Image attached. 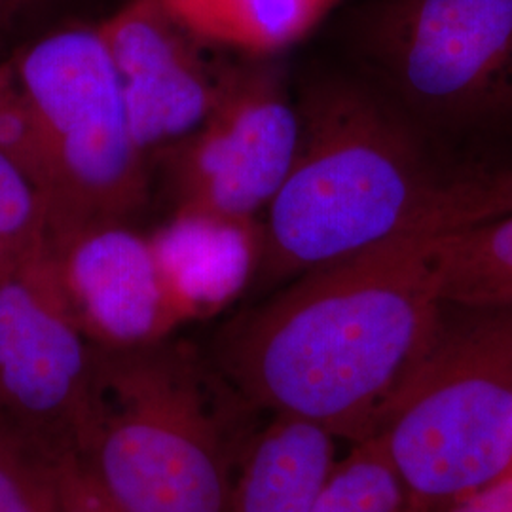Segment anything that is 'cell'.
<instances>
[{
    "mask_svg": "<svg viewBox=\"0 0 512 512\" xmlns=\"http://www.w3.org/2000/svg\"><path fill=\"white\" fill-rule=\"evenodd\" d=\"M461 228H423L298 275L222 346L239 395L272 416L370 439L444 308L440 264Z\"/></svg>",
    "mask_w": 512,
    "mask_h": 512,
    "instance_id": "6da1fadb",
    "label": "cell"
},
{
    "mask_svg": "<svg viewBox=\"0 0 512 512\" xmlns=\"http://www.w3.org/2000/svg\"><path fill=\"white\" fill-rule=\"evenodd\" d=\"M293 165L266 207L258 281L287 283L423 228H467L512 209V165L450 167L382 93L311 86Z\"/></svg>",
    "mask_w": 512,
    "mask_h": 512,
    "instance_id": "7a4b0ae2",
    "label": "cell"
},
{
    "mask_svg": "<svg viewBox=\"0 0 512 512\" xmlns=\"http://www.w3.org/2000/svg\"><path fill=\"white\" fill-rule=\"evenodd\" d=\"M69 452L124 512H226V410L190 351L95 346Z\"/></svg>",
    "mask_w": 512,
    "mask_h": 512,
    "instance_id": "3957f363",
    "label": "cell"
},
{
    "mask_svg": "<svg viewBox=\"0 0 512 512\" xmlns=\"http://www.w3.org/2000/svg\"><path fill=\"white\" fill-rule=\"evenodd\" d=\"M370 439L425 512L512 469V304L444 302Z\"/></svg>",
    "mask_w": 512,
    "mask_h": 512,
    "instance_id": "277c9868",
    "label": "cell"
},
{
    "mask_svg": "<svg viewBox=\"0 0 512 512\" xmlns=\"http://www.w3.org/2000/svg\"><path fill=\"white\" fill-rule=\"evenodd\" d=\"M48 150V232L124 222L147 200L139 148L99 27L35 42L14 65Z\"/></svg>",
    "mask_w": 512,
    "mask_h": 512,
    "instance_id": "5b68a950",
    "label": "cell"
},
{
    "mask_svg": "<svg viewBox=\"0 0 512 512\" xmlns=\"http://www.w3.org/2000/svg\"><path fill=\"white\" fill-rule=\"evenodd\" d=\"M361 44L378 92L423 135L512 118V0H382Z\"/></svg>",
    "mask_w": 512,
    "mask_h": 512,
    "instance_id": "8992f818",
    "label": "cell"
},
{
    "mask_svg": "<svg viewBox=\"0 0 512 512\" xmlns=\"http://www.w3.org/2000/svg\"><path fill=\"white\" fill-rule=\"evenodd\" d=\"M300 114L272 67L220 76L207 118L167 148L175 209L256 219L293 165Z\"/></svg>",
    "mask_w": 512,
    "mask_h": 512,
    "instance_id": "52a82bcc",
    "label": "cell"
},
{
    "mask_svg": "<svg viewBox=\"0 0 512 512\" xmlns=\"http://www.w3.org/2000/svg\"><path fill=\"white\" fill-rule=\"evenodd\" d=\"M95 346L80 327L44 245L0 281V410L50 454L69 450Z\"/></svg>",
    "mask_w": 512,
    "mask_h": 512,
    "instance_id": "ba28073f",
    "label": "cell"
},
{
    "mask_svg": "<svg viewBox=\"0 0 512 512\" xmlns=\"http://www.w3.org/2000/svg\"><path fill=\"white\" fill-rule=\"evenodd\" d=\"M46 249L93 346L143 348L164 342L186 323L150 239L124 222L46 232Z\"/></svg>",
    "mask_w": 512,
    "mask_h": 512,
    "instance_id": "9c48e42d",
    "label": "cell"
},
{
    "mask_svg": "<svg viewBox=\"0 0 512 512\" xmlns=\"http://www.w3.org/2000/svg\"><path fill=\"white\" fill-rule=\"evenodd\" d=\"M139 148H169L202 124L219 95L220 76L207 69L190 37L158 0H129L97 25Z\"/></svg>",
    "mask_w": 512,
    "mask_h": 512,
    "instance_id": "30bf717a",
    "label": "cell"
},
{
    "mask_svg": "<svg viewBox=\"0 0 512 512\" xmlns=\"http://www.w3.org/2000/svg\"><path fill=\"white\" fill-rule=\"evenodd\" d=\"M148 239L165 285L190 323L224 310L253 281L262 228L256 219L175 209Z\"/></svg>",
    "mask_w": 512,
    "mask_h": 512,
    "instance_id": "8fae6325",
    "label": "cell"
},
{
    "mask_svg": "<svg viewBox=\"0 0 512 512\" xmlns=\"http://www.w3.org/2000/svg\"><path fill=\"white\" fill-rule=\"evenodd\" d=\"M338 458V439L321 425L272 416L241 458L226 512H313Z\"/></svg>",
    "mask_w": 512,
    "mask_h": 512,
    "instance_id": "7c38bea8",
    "label": "cell"
},
{
    "mask_svg": "<svg viewBox=\"0 0 512 512\" xmlns=\"http://www.w3.org/2000/svg\"><path fill=\"white\" fill-rule=\"evenodd\" d=\"M167 16L202 44L243 54L291 48L327 18L338 0H158Z\"/></svg>",
    "mask_w": 512,
    "mask_h": 512,
    "instance_id": "4fadbf2b",
    "label": "cell"
},
{
    "mask_svg": "<svg viewBox=\"0 0 512 512\" xmlns=\"http://www.w3.org/2000/svg\"><path fill=\"white\" fill-rule=\"evenodd\" d=\"M440 279L448 304H512V209L454 232L442 251Z\"/></svg>",
    "mask_w": 512,
    "mask_h": 512,
    "instance_id": "5bb4252c",
    "label": "cell"
},
{
    "mask_svg": "<svg viewBox=\"0 0 512 512\" xmlns=\"http://www.w3.org/2000/svg\"><path fill=\"white\" fill-rule=\"evenodd\" d=\"M313 512H425L372 439L338 458Z\"/></svg>",
    "mask_w": 512,
    "mask_h": 512,
    "instance_id": "9a60e30c",
    "label": "cell"
},
{
    "mask_svg": "<svg viewBox=\"0 0 512 512\" xmlns=\"http://www.w3.org/2000/svg\"><path fill=\"white\" fill-rule=\"evenodd\" d=\"M48 211L33 183L0 156V281L16 274L46 241Z\"/></svg>",
    "mask_w": 512,
    "mask_h": 512,
    "instance_id": "2e32d148",
    "label": "cell"
},
{
    "mask_svg": "<svg viewBox=\"0 0 512 512\" xmlns=\"http://www.w3.org/2000/svg\"><path fill=\"white\" fill-rule=\"evenodd\" d=\"M0 512H59L52 454L0 427Z\"/></svg>",
    "mask_w": 512,
    "mask_h": 512,
    "instance_id": "e0dca14e",
    "label": "cell"
},
{
    "mask_svg": "<svg viewBox=\"0 0 512 512\" xmlns=\"http://www.w3.org/2000/svg\"><path fill=\"white\" fill-rule=\"evenodd\" d=\"M0 156L33 183L48 202L52 171L37 112L14 65L0 63Z\"/></svg>",
    "mask_w": 512,
    "mask_h": 512,
    "instance_id": "ac0fdd59",
    "label": "cell"
},
{
    "mask_svg": "<svg viewBox=\"0 0 512 512\" xmlns=\"http://www.w3.org/2000/svg\"><path fill=\"white\" fill-rule=\"evenodd\" d=\"M52 459L59 512H124L99 490L73 452L61 450Z\"/></svg>",
    "mask_w": 512,
    "mask_h": 512,
    "instance_id": "d6986e66",
    "label": "cell"
},
{
    "mask_svg": "<svg viewBox=\"0 0 512 512\" xmlns=\"http://www.w3.org/2000/svg\"><path fill=\"white\" fill-rule=\"evenodd\" d=\"M437 512H512V469Z\"/></svg>",
    "mask_w": 512,
    "mask_h": 512,
    "instance_id": "ffe728a7",
    "label": "cell"
},
{
    "mask_svg": "<svg viewBox=\"0 0 512 512\" xmlns=\"http://www.w3.org/2000/svg\"><path fill=\"white\" fill-rule=\"evenodd\" d=\"M6 6H8V0H0V21H2L4 14H6Z\"/></svg>",
    "mask_w": 512,
    "mask_h": 512,
    "instance_id": "44dd1931",
    "label": "cell"
},
{
    "mask_svg": "<svg viewBox=\"0 0 512 512\" xmlns=\"http://www.w3.org/2000/svg\"><path fill=\"white\" fill-rule=\"evenodd\" d=\"M4 425V418H2V410H0V427Z\"/></svg>",
    "mask_w": 512,
    "mask_h": 512,
    "instance_id": "7402d4cb",
    "label": "cell"
}]
</instances>
